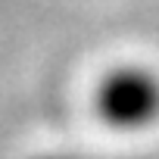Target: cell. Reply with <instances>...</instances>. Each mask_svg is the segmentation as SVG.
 <instances>
[{
    "instance_id": "1",
    "label": "cell",
    "mask_w": 159,
    "mask_h": 159,
    "mask_svg": "<svg viewBox=\"0 0 159 159\" xmlns=\"http://www.w3.org/2000/svg\"><path fill=\"white\" fill-rule=\"evenodd\" d=\"M94 106L97 116L119 131L147 128L159 119V78L140 66L112 69L97 88Z\"/></svg>"
},
{
    "instance_id": "2",
    "label": "cell",
    "mask_w": 159,
    "mask_h": 159,
    "mask_svg": "<svg viewBox=\"0 0 159 159\" xmlns=\"http://www.w3.org/2000/svg\"><path fill=\"white\" fill-rule=\"evenodd\" d=\"M44 159H72V156H44Z\"/></svg>"
}]
</instances>
